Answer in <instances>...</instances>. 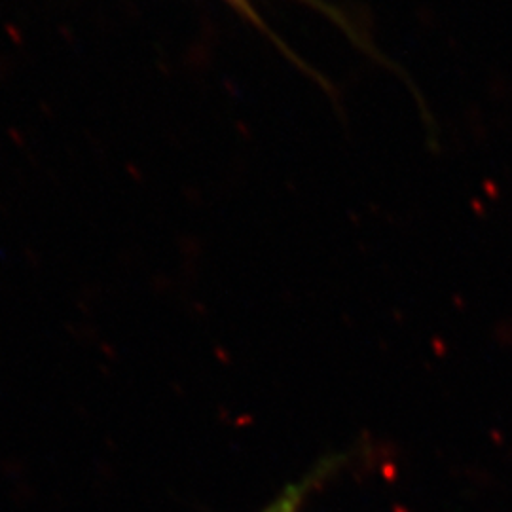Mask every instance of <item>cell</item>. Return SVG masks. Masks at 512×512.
<instances>
[{"label":"cell","instance_id":"obj_1","mask_svg":"<svg viewBox=\"0 0 512 512\" xmlns=\"http://www.w3.org/2000/svg\"><path fill=\"white\" fill-rule=\"evenodd\" d=\"M228 6H232L236 12H238L239 16L243 19H247V21H251L253 25H255L256 29L260 31V33H264L266 37L270 38L272 42H274L275 46H279L285 54L289 55L291 59L294 61H298L296 57H294L291 52H289V48L279 40V38L275 37L274 33L268 29V25H266V21L260 18V14L256 12L255 8L251 6V0H224ZM300 2H304V4H308L311 8H315V10H319V12H323V14H327L332 21H336L342 29H346L349 35L353 37L355 35V31H353V27L349 25L348 19L344 18V14L342 12H338L336 8H332L330 4H327L325 0H300Z\"/></svg>","mask_w":512,"mask_h":512},{"label":"cell","instance_id":"obj_2","mask_svg":"<svg viewBox=\"0 0 512 512\" xmlns=\"http://www.w3.org/2000/svg\"><path fill=\"white\" fill-rule=\"evenodd\" d=\"M313 482H315V476H310V478L302 480L300 484H293V486H289V488L283 492V495H279V497L275 499L274 503L262 512L300 511V507H302V503H304L306 495H308V492L313 488Z\"/></svg>","mask_w":512,"mask_h":512}]
</instances>
